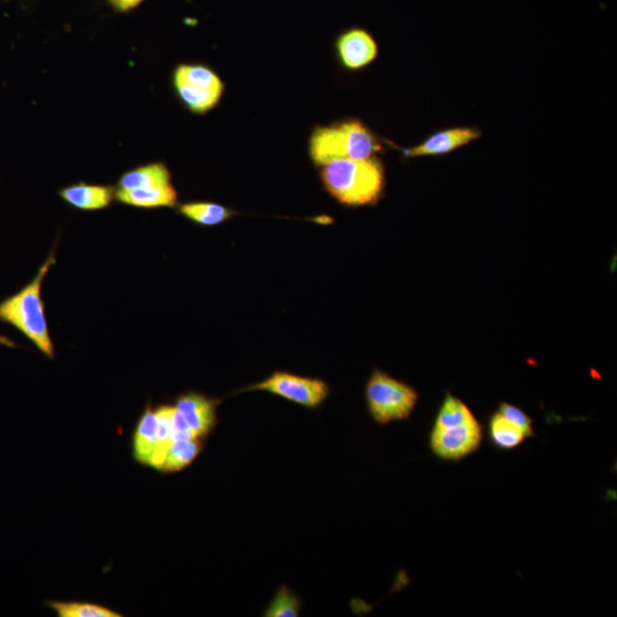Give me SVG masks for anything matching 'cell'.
I'll use <instances>...</instances> for the list:
<instances>
[{
    "label": "cell",
    "mask_w": 617,
    "mask_h": 617,
    "mask_svg": "<svg viewBox=\"0 0 617 617\" xmlns=\"http://www.w3.org/2000/svg\"><path fill=\"white\" fill-rule=\"evenodd\" d=\"M112 3H115V0H111Z\"/></svg>",
    "instance_id": "25"
},
{
    "label": "cell",
    "mask_w": 617,
    "mask_h": 617,
    "mask_svg": "<svg viewBox=\"0 0 617 617\" xmlns=\"http://www.w3.org/2000/svg\"><path fill=\"white\" fill-rule=\"evenodd\" d=\"M482 132L474 127H451L438 131L429 136L418 146L402 149V154L407 158L438 157L452 154V152L469 146L478 140Z\"/></svg>",
    "instance_id": "8"
},
{
    "label": "cell",
    "mask_w": 617,
    "mask_h": 617,
    "mask_svg": "<svg viewBox=\"0 0 617 617\" xmlns=\"http://www.w3.org/2000/svg\"><path fill=\"white\" fill-rule=\"evenodd\" d=\"M320 179L336 202L349 207L378 203L386 186V174L378 157L336 160L322 166Z\"/></svg>",
    "instance_id": "2"
},
{
    "label": "cell",
    "mask_w": 617,
    "mask_h": 617,
    "mask_svg": "<svg viewBox=\"0 0 617 617\" xmlns=\"http://www.w3.org/2000/svg\"><path fill=\"white\" fill-rule=\"evenodd\" d=\"M220 400L210 398L200 392L189 391L175 399L174 406L191 431L198 439H206L218 426V406Z\"/></svg>",
    "instance_id": "7"
},
{
    "label": "cell",
    "mask_w": 617,
    "mask_h": 617,
    "mask_svg": "<svg viewBox=\"0 0 617 617\" xmlns=\"http://www.w3.org/2000/svg\"><path fill=\"white\" fill-rule=\"evenodd\" d=\"M63 202L79 211H100L116 199V189L100 184L77 183L60 190Z\"/></svg>",
    "instance_id": "10"
},
{
    "label": "cell",
    "mask_w": 617,
    "mask_h": 617,
    "mask_svg": "<svg viewBox=\"0 0 617 617\" xmlns=\"http://www.w3.org/2000/svg\"><path fill=\"white\" fill-rule=\"evenodd\" d=\"M55 263L54 248L31 282L19 292L0 301V322L13 326L45 357L52 360L55 358V348L47 323L42 291L47 272Z\"/></svg>",
    "instance_id": "1"
},
{
    "label": "cell",
    "mask_w": 617,
    "mask_h": 617,
    "mask_svg": "<svg viewBox=\"0 0 617 617\" xmlns=\"http://www.w3.org/2000/svg\"><path fill=\"white\" fill-rule=\"evenodd\" d=\"M158 446V419L156 408H144L132 436V456L142 467L150 468Z\"/></svg>",
    "instance_id": "11"
},
{
    "label": "cell",
    "mask_w": 617,
    "mask_h": 617,
    "mask_svg": "<svg viewBox=\"0 0 617 617\" xmlns=\"http://www.w3.org/2000/svg\"><path fill=\"white\" fill-rule=\"evenodd\" d=\"M174 86L184 106L198 115H204L218 106L223 95L181 82H174Z\"/></svg>",
    "instance_id": "17"
},
{
    "label": "cell",
    "mask_w": 617,
    "mask_h": 617,
    "mask_svg": "<svg viewBox=\"0 0 617 617\" xmlns=\"http://www.w3.org/2000/svg\"><path fill=\"white\" fill-rule=\"evenodd\" d=\"M365 397L368 412L379 424L407 420L419 399L412 387L379 370L367 381Z\"/></svg>",
    "instance_id": "4"
},
{
    "label": "cell",
    "mask_w": 617,
    "mask_h": 617,
    "mask_svg": "<svg viewBox=\"0 0 617 617\" xmlns=\"http://www.w3.org/2000/svg\"><path fill=\"white\" fill-rule=\"evenodd\" d=\"M336 53L344 68L360 70L370 66L378 58L379 45L370 32L351 29L339 37Z\"/></svg>",
    "instance_id": "9"
},
{
    "label": "cell",
    "mask_w": 617,
    "mask_h": 617,
    "mask_svg": "<svg viewBox=\"0 0 617 617\" xmlns=\"http://www.w3.org/2000/svg\"><path fill=\"white\" fill-rule=\"evenodd\" d=\"M204 450L202 439L194 438L173 442L165 456L159 472L164 475L176 474L194 463Z\"/></svg>",
    "instance_id": "14"
},
{
    "label": "cell",
    "mask_w": 617,
    "mask_h": 617,
    "mask_svg": "<svg viewBox=\"0 0 617 617\" xmlns=\"http://www.w3.org/2000/svg\"><path fill=\"white\" fill-rule=\"evenodd\" d=\"M143 0H115V5L120 8L122 11L131 10L138 5H140Z\"/></svg>",
    "instance_id": "24"
},
{
    "label": "cell",
    "mask_w": 617,
    "mask_h": 617,
    "mask_svg": "<svg viewBox=\"0 0 617 617\" xmlns=\"http://www.w3.org/2000/svg\"><path fill=\"white\" fill-rule=\"evenodd\" d=\"M59 617H122L107 606L88 602H48L46 604Z\"/></svg>",
    "instance_id": "18"
},
{
    "label": "cell",
    "mask_w": 617,
    "mask_h": 617,
    "mask_svg": "<svg viewBox=\"0 0 617 617\" xmlns=\"http://www.w3.org/2000/svg\"><path fill=\"white\" fill-rule=\"evenodd\" d=\"M382 151L381 142L357 119L318 126L309 140V156L318 167L341 159H371Z\"/></svg>",
    "instance_id": "3"
},
{
    "label": "cell",
    "mask_w": 617,
    "mask_h": 617,
    "mask_svg": "<svg viewBox=\"0 0 617 617\" xmlns=\"http://www.w3.org/2000/svg\"><path fill=\"white\" fill-rule=\"evenodd\" d=\"M178 191L173 184L164 187L134 190H116V199L119 203L146 208L174 207L178 203Z\"/></svg>",
    "instance_id": "12"
},
{
    "label": "cell",
    "mask_w": 617,
    "mask_h": 617,
    "mask_svg": "<svg viewBox=\"0 0 617 617\" xmlns=\"http://www.w3.org/2000/svg\"><path fill=\"white\" fill-rule=\"evenodd\" d=\"M172 438L173 442L196 438L194 432L191 431L188 423L183 419L181 413L176 410L175 406L172 416Z\"/></svg>",
    "instance_id": "23"
},
{
    "label": "cell",
    "mask_w": 617,
    "mask_h": 617,
    "mask_svg": "<svg viewBox=\"0 0 617 617\" xmlns=\"http://www.w3.org/2000/svg\"><path fill=\"white\" fill-rule=\"evenodd\" d=\"M475 415L462 400L447 395L436 418L435 428H451L475 420Z\"/></svg>",
    "instance_id": "20"
},
{
    "label": "cell",
    "mask_w": 617,
    "mask_h": 617,
    "mask_svg": "<svg viewBox=\"0 0 617 617\" xmlns=\"http://www.w3.org/2000/svg\"><path fill=\"white\" fill-rule=\"evenodd\" d=\"M498 413H500L503 418L508 420L511 424H514V426L520 431L524 432L526 437H534L532 420L528 418L525 412L520 410V408L503 403L501 404Z\"/></svg>",
    "instance_id": "22"
},
{
    "label": "cell",
    "mask_w": 617,
    "mask_h": 617,
    "mask_svg": "<svg viewBox=\"0 0 617 617\" xmlns=\"http://www.w3.org/2000/svg\"><path fill=\"white\" fill-rule=\"evenodd\" d=\"M490 437L492 443L501 450H514L527 438L524 432L504 419L500 413L494 414L491 418Z\"/></svg>",
    "instance_id": "19"
},
{
    "label": "cell",
    "mask_w": 617,
    "mask_h": 617,
    "mask_svg": "<svg viewBox=\"0 0 617 617\" xmlns=\"http://www.w3.org/2000/svg\"><path fill=\"white\" fill-rule=\"evenodd\" d=\"M172 174L163 163L149 164L127 172L119 179L118 189L134 190L170 186Z\"/></svg>",
    "instance_id": "13"
},
{
    "label": "cell",
    "mask_w": 617,
    "mask_h": 617,
    "mask_svg": "<svg viewBox=\"0 0 617 617\" xmlns=\"http://www.w3.org/2000/svg\"><path fill=\"white\" fill-rule=\"evenodd\" d=\"M252 391L269 392L296 405L317 408L330 396L331 389L323 380L278 371L272 373L266 380L251 384L238 392L244 394Z\"/></svg>",
    "instance_id": "5"
},
{
    "label": "cell",
    "mask_w": 617,
    "mask_h": 617,
    "mask_svg": "<svg viewBox=\"0 0 617 617\" xmlns=\"http://www.w3.org/2000/svg\"><path fill=\"white\" fill-rule=\"evenodd\" d=\"M174 82L224 93V84L218 74L208 67L200 66V64H182L174 72Z\"/></svg>",
    "instance_id": "16"
},
{
    "label": "cell",
    "mask_w": 617,
    "mask_h": 617,
    "mask_svg": "<svg viewBox=\"0 0 617 617\" xmlns=\"http://www.w3.org/2000/svg\"><path fill=\"white\" fill-rule=\"evenodd\" d=\"M483 439V430L477 419L451 428L432 429L430 447L438 458L459 461L477 451Z\"/></svg>",
    "instance_id": "6"
},
{
    "label": "cell",
    "mask_w": 617,
    "mask_h": 617,
    "mask_svg": "<svg viewBox=\"0 0 617 617\" xmlns=\"http://www.w3.org/2000/svg\"><path fill=\"white\" fill-rule=\"evenodd\" d=\"M302 607L301 599L298 595L282 586L276 592V596L264 611V617H298Z\"/></svg>",
    "instance_id": "21"
},
{
    "label": "cell",
    "mask_w": 617,
    "mask_h": 617,
    "mask_svg": "<svg viewBox=\"0 0 617 617\" xmlns=\"http://www.w3.org/2000/svg\"><path fill=\"white\" fill-rule=\"evenodd\" d=\"M183 218L202 227H215L230 220L236 215L231 208L210 202H192L179 206Z\"/></svg>",
    "instance_id": "15"
}]
</instances>
